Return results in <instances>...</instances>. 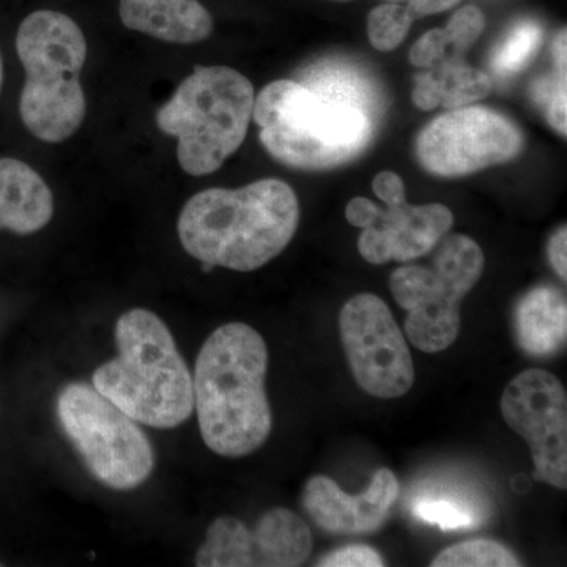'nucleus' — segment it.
I'll list each match as a JSON object with an SVG mask.
<instances>
[{"label":"nucleus","mask_w":567,"mask_h":567,"mask_svg":"<svg viewBox=\"0 0 567 567\" xmlns=\"http://www.w3.org/2000/svg\"><path fill=\"white\" fill-rule=\"evenodd\" d=\"M300 223L297 194L278 178L244 188H210L194 194L177 221L183 249L204 264L254 271L289 246Z\"/></svg>","instance_id":"obj_1"},{"label":"nucleus","mask_w":567,"mask_h":567,"mask_svg":"<svg viewBox=\"0 0 567 567\" xmlns=\"http://www.w3.org/2000/svg\"><path fill=\"white\" fill-rule=\"evenodd\" d=\"M268 347L241 322L213 331L194 368V410L205 445L218 456L240 458L264 446L274 427L265 390Z\"/></svg>","instance_id":"obj_2"},{"label":"nucleus","mask_w":567,"mask_h":567,"mask_svg":"<svg viewBox=\"0 0 567 567\" xmlns=\"http://www.w3.org/2000/svg\"><path fill=\"white\" fill-rule=\"evenodd\" d=\"M117 357L93 372V388L136 423L175 429L194 412L193 375L173 333L148 309L115 322Z\"/></svg>","instance_id":"obj_3"},{"label":"nucleus","mask_w":567,"mask_h":567,"mask_svg":"<svg viewBox=\"0 0 567 567\" xmlns=\"http://www.w3.org/2000/svg\"><path fill=\"white\" fill-rule=\"evenodd\" d=\"M252 118L268 153L301 171L331 169L352 162L371 144L375 130L363 111L292 80L265 85L254 100Z\"/></svg>","instance_id":"obj_4"},{"label":"nucleus","mask_w":567,"mask_h":567,"mask_svg":"<svg viewBox=\"0 0 567 567\" xmlns=\"http://www.w3.org/2000/svg\"><path fill=\"white\" fill-rule=\"evenodd\" d=\"M17 52L25 71L22 123L37 140H69L87 111L80 80L87 41L80 25L59 11H33L18 29Z\"/></svg>","instance_id":"obj_5"},{"label":"nucleus","mask_w":567,"mask_h":567,"mask_svg":"<svg viewBox=\"0 0 567 567\" xmlns=\"http://www.w3.org/2000/svg\"><path fill=\"white\" fill-rule=\"evenodd\" d=\"M251 81L229 66H200L156 112V125L177 140L178 164L203 177L218 171L241 147L252 118Z\"/></svg>","instance_id":"obj_6"},{"label":"nucleus","mask_w":567,"mask_h":567,"mask_svg":"<svg viewBox=\"0 0 567 567\" xmlns=\"http://www.w3.org/2000/svg\"><path fill=\"white\" fill-rule=\"evenodd\" d=\"M431 267L398 268L390 279L395 303L405 309L410 342L425 353H439L461 333V303L483 276V249L466 235L439 241Z\"/></svg>","instance_id":"obj_7"},{"label":"nucleus","mask_w":567,"mask_h":567,"mask_svg":"<svg viewBox=\"0 0 567 567\" xmlns=\"http://www.w3.org/2000/svg\"><path fill=\"white\" fill-rule=\"evenodd\" d=\"M55 409L66 439L99 483L114 491L147 483L155 451L140 423L85 383L63 388Z\"/></svg>","instance_id":"obj_8"},{"label":"nucleus","mask_w":567,"mask_h":567,"mask_svg":"<svg viewBox=\"0 0 567 567\" xmlns=\"http://www.w3.org/2000/svg\"><path fill=\"white\" fill-rule=\"evenodd\" d=\"M520 128L494 110L464 106L439 115L421 130L416 155L427 173L461 177L517 158Z\"/></svg>","instance_id":"obj_9"},{"label":"nucleus","mask_w":567,"mask_h":567,"mask_svg":"<svg viewBox=\"0 0 567 567\" xmlns=\"http://www.w3.org/2000/svg\"><path fill=\"white\" fill-rule=\"evenodd\" d=\"M339 331L354 380L365 393L398 399L412 390V353L382 298L374 293L350 298L339 316Z\"/></svg>","instance_id":"obj_10"},{"label":"nucleus","mask_w":567,"mask_h":567,"mask_svg":"<svg viewBox=\"0 0 567 567\" xmlns=\"http://www.w3.org/2000/svg\"><path fill=\"white\" fill-rule=\"evenodd\" d=\"M499 406L506 424L528 443L536 480L566 491L567 394L561 382L544 369H528L511 380Z\"/></svg>","instance_id":"obj_11"},{"label":"nucleus","mask_w":567,"mask_h":567,"mask_svg":"<svg viewBox=\"0 0 567 567\" xmlns=\"http://www.w3.org/2000/svg\"><path fill=\"white\" fill-rule=\"evenodd\" d=\"M347 221L363 229L358 251L369 264L417 259L432 251L454 224L453 212L443 204L410 205L406 199L386 204L385 210L365 197H354L346 207Z\"/></svg>","instance_id":"obj_12"},{"label":"nucleus","mask_w":567,"mask_h":567,"mask_svg":"<svg viewBox=\"0 0 567 567\" xmlns=\"http://www.w3.org/2000/svg\"><path fill=\"white\" fill-rule=\"evenodd\" d=\"M399 481L388 468H380L368 491L349 495L333 480L315 476L306 483L303 507L317 527L330 535H361L385 524L398 502Z\"/></svg>","instance_id":"obj_13"},{"label":"nucleus","mask_w":567,"mask_h":567,"mask_svg":"<svg viewBox=\"0 0 567 567\" xmlns=\"http://www.w3.org/2000/svg\"><path fill=\"white\" fill-rule=\"evenodd\" d=\"M118 14L130 31L166 43H200L213 32L210 11L199 0H121Z\"/></svg>","instance_id":"obj_14"},{"label":"nucleus","mask_w":567,"mask_h":567,"mask_svg":"<svg viewBox=\"0 0 567 567\" xmlns=\"http://www.w3.org/2000/svg\"><path fill=\"white\" fill-rule=\"evenodd\" d=\"M54 215L47 182L29 164L0 158V229L31 235L44 229Z\"/></svg>","instance_id":"obj_15"},{"label":"nucleus","mask_w":567,"mask_h":567,"mask_svg":"<svg viewBox=\"0 0 567 567\" xmlns=\"http://www.w3.org/2000/svg\"><path fill=\"white\" fill-rule=\"evenodd\" d=\"M425 70L415 74L412 102L417 110L432 111L436 106L457 110L481 102L492 92L491 78L466 65L458 55L447 54Z\"/></svg>","instance_id":"obj_16"},{"label":"nucleus","mask_w":567,"mask_h":567,"mask_svg":"<svg viewBox=\"0 0 567 567\" xmlns=\"http://www.w3.org/2000/svg\"><path fill=\"white\" fill-rule=\"evenodd\" d=\"M516 336L524 352L536 358L557 354L566 346V297L557 287L529 290L516 309Z\"/></svg>","instance_id":"obj_17"},{"label":"nucleus","mask_w":567,"mask_h":567,"mask_svg":"<svg viewBox=\"0 0 567 567\" xmlns=\"http://www.w3.org/2000/svg\"><path fill=\"white\" fill-rule=\"evenodd\" d=\"M248 546L251 566H301L311 557V529L293 511L276 507L249 528Z\"/></svg>","instance_id":"obj_18"},{"label":"nucleus","mask_w":567,"mask_h":567,"mask_svg":"<svg viewBox=\"0 0 567 567\" xmlns=\"http://www.w3.org/2000/svg\"><path fill=\"white\" fill-rule=\"evenodd\" d=\"M300 82L320 95L358 107L375 125L385 114L386 103L382 89L360 66L334 59L320 61L305 71Z\"/></svg>","instance_id":"obj_19"},{"label":"nucleus","mask_w":567,"mask_h":567,"mask_svg":"<svg viewBox=\"0 0 567 567\" xmlns=\"http://www.w3.org/2000/svg\"><path fill=\"white\" fill-rule=\"evenodd\" d=\"M544 31L535 20H522L506 33L492 52L491 66L496 76L506 80L520 73L543 44Z\"/></svg>","instance_id":"obj_20"},{"label":"nucleus","mask_w":567,"mask_h":567,"mask_svg":"<svg viewBox=\"0 0 567 567\" xmlns=\"http://www.w3.org/2000/svg\"><path fill=\"white\" fill-rule=\"evenodd\" d=\"M432 567H516V555L491 539H473L445 548L436 555Z\"/></svg>","instance_id":"obj_21"},{"label":"nucleus","mask_w":567,"mask_h":567,"mask_svg":"<svg viewBox=\"0 0 567 567\" xmlns=\"http://www.w3.org/2000/svg\"><path fill=\"white\" fill-rule=\"evenodd\" d=\"M412 514L424 524L436 525L443 532L476 527L480 516L470 503L453 495L417 496Z\"/></svg>","instance_id":"obj_22"},{"label":"nucleus","mask_w":567,"mask_h":567,"mask_svg":"<svg viewBox=\"0 0 567 567\" xmlns=\"http://www.w3.org/2000/svg\"><path fill=\"white\" fill-rule=\"evenodd\" d=\"M413 21L410 11L401 3H382L369 13V41L377 51H393L409 35Z\"/></svg>","instance_id":"obj_23"},{"label":"nucleus","mask_w":567,"mask_h":567,"mask_svg":"<svg viewBox=\"0 0 567 567\" xmlns=\"http://www.w3.org/2000/svg\"><path fill=\"white\" fill-rule=\"evenodd\" d=\"M484 29H486V17L483 10L475 6H465L457 10L445 28L453 54L462 58L464 52L468 51L483 35Z\"/></svg>","instance_id":"obj_24"},{"label":"nucleus","mask_w":567,"mask_h":567,"mask_svg":"<svg viewBox=\"0 0 567 567\" xmlns=\"http://www.w3.org/2000/svg\"><path fill=\"white\" fill-rule=\"evenodd\" d=\"M447 54H453V50L445 29H432L413 44L409 61L420 69H429Z\"/></svg>","instance_id":"obj_25"},{"label":"nucleus","mask_w":567,"mask_h":567,"mask_svg":"<svg viewBox=\"0 0 567 567\" xmlns=\"http://www.w3.org/2000/svg\"><path fill=\"white\" fill-rule=\"evenodd\" d=\"M317 566L322 567H382L385 559L379 551L368 546H347L320 558Z\"/></svg>","instance_id":"obj_26"},{"label":"nucleus","mask_w":567,"mask_h":567,"mask_svg":"<svg viewBox=\"0 0 567 567\" xmlns=\"http://www.w3.org/2000/svg\"><path fill=\"white\" fill-rule=\"evenodd\" d=\"M372 192L385 205L405 199L404 182L391 171H383V173L375 175L374 181H372Z\"/></svg>","instance_id":"obj_27"},{"label":"nucleus","mask_w":567,"mask_h":567,"mask_svg":"<svg viewBox=\"0 0 567 567\" xmlns=\"http://www.w3.org/2000/svg\"><path fill=\"white\" fill-rule=\"evenodd\" d=\"M385 2L401 3L410 11L413 20H420V18L453 9L461 0H385Z\"/></svg>","instance_id":"obj_28"},{"label":"nucleus","mask_w":567,"mask_h":567,"mask_svg":"<svg viewBox=\"0 0 567 567\" xmlns=\"http://www.w3.org/2000/svg\"><path fill=\"white\" fill-rule=\"evenodd\" d=\"M567 229L566 226L559 227L557 233L551 235L548 241L547 254L551 267L555 268L559 278L566 282L567 279Z\"/></svg>","instance_id":"obj_29"},{"label":"nucleus","mask_w":567,"mask_h":567,"mask_svg":"<svg viewBox=\"0 0 567 567\" xmlns=\"http://www.w3.org/2000/svg\"><path fill=\"white\" fill-rule=\"evenodd\" d=\"M567 32L566 28L557 33L555 37L554 44H551V52H554L555 66H557L558 73L566 74L567 66Z\"/></svg>","instance_id":"obj_30"},{"label":"nucleus","mask_w":567,"mask_h":567,"mask_svg":"<svg viewBox=\"0 0 567 567\" xmlns=\"http://www.w3.org/2000/svg\"><path fill=\"white\" fill-rule=\"evenodd\" d=\"M2 81H3V65H2V58H0V89H2Z\"/></svg>","instance_id":"obj_31"},{"label":"nucleus","mask_w":567,"mask_h":567,"mask_svg":"<svg viewBox=\"0 0 567 567\" xmlns=\"http://www.w3.org/2000/svg\"><path fill=\"white\" fill-rule=\"evenodd\" d=\"M331 2H347V0H331Z\"/></svg>","instance_id":"obj_32"},{"label":"nucleus","mask_w":567,"mask_h":567,"mask_svg":"<svg viewBox=\"0 0 567 567\" xmlns=\"http://www.w3.org/2000/svg\"><path fill=\"white\" fill-rule=\"evenodd\" d=\"M0 566H3L2 563H0Z\"/></svg>","instance_id":"obj_33"}]
</instances>
